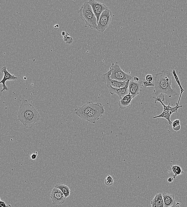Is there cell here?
Instances as JSON below:
<instances>
[{
	"label": "cell",
	"instance_id": "obj_1",
	"mask_svg": "<svg viewBox=\"0 0 187 207\" xmlns=\"http://www.w3.org/2000/svg\"><path fill=\"white\" fill-rule=\"evenodd\" d=\"M153 81L155 85L153 92L156 97H158L160 94H165L170 98L178 94L172 88V75L169 71L164 70L156 74Z\"/></svg>",
	"mask_w": 187,
	"mask_h": 207
},
{
	"label": "cell",
	"instance_id": "obj_2",
	"mask_svg": "<svg viewBox=\"0 0 187 207\" xmlns=\"http://www.w3.org/2000/svg\"><path fill=\"white\" fill-rule=\"evenodd\" d=\"M18 117L19 121L27 129L33 128L42 119L38 111L27 100H24L20 105Z\"/></svg>",
	"mask_w": 187,
	"mask_h": 207
},
{
	"label": "cell",
	"instance_id": "obj_3",
	"mask_svg": "<svg viewBox=\"0 0 187 207\" xmlns=\"http://www.w3.org/2000/svg\"><path fill=\"white\" fill-rule=\"evenodd\" d=\"M78 13L80 18L85 23V27L91 29H97V19L93 13L92 8L88 2L84 3L79 10Z\"/></svg>",
	"mask_w": 187,
	"mask_h": 207
},
{
	"label": "cell",
	"instance_id": "obj_4",
	"mask_svg": "<svg viewBox=\"0 0 187 207\" xmlns=\"http://www.w3.org/2000/svg\"><path fill=\"white\" fill-rule=\"evenodd\" d=\"M153 98L154 99L155 103L158 102L162 104L163 106V113L158 116H155L153 117V119H157V118H163V119H166L168 121L169 125H172V122L170 120L171 116L174 113H178V109L180 108L183 107V106H179V102L176 104V106L175 107H171L170 106V103H169L168 105H166L163 103L164 100L158 97H153Z\"/></svg>",
	"mask_w": 187,
	"mask_h": 207
},
{
	"label": "cell",
	"instance_id": "obj_5",
	"mask_svg": "<svg viewBox=\"0 0 187 207\" xmlns=\"http://www.w3.org/2000/svg\"><path fill=\"white\" fill-rule=\"evenodd\" d=\"M112 72L110 78L119 81H126L132 79V77L124 72L121 69L118 62L113 63L109 68Z\"/></svg>",
	"mask_w": 187,
	"mask_h": 207
},
{
	"label": "cell",
	"instance_id": "obj_6",
	"mask_svg": "<svg viewBox=\"0 0 187 207\" xmlns=\"http://www.w3.org/2000/svg\"><path fill=\"white\" fill-rule=\"evenodd\" d=\"M105 110L101 103L98 102L87 115L84 120L91 124H95L101 118L103 117Z\"/></svg>",
	"mask_w": 187,
	"mask_h": 207
},
{
	"label": "cell",
	"instance_id": "obj_7",
	"mask_svg": "<svg viewBox=\"0 0 187 207\" xmlns=\"http://www.w3.org/2000/svg\"><path fill=\"white\" fill-rule=\"evenodd\" d=\"M112 13L110 9L108 8L104 11L99 18L96 30L100 33H104L112 22Z\"/></svg>",
	"mask_w": 187,
	"mask_h": 207
},
{
	"label": "cell",
	"instance_id": "obj_8",
	"mask_svg": "<svg viewBox=\"0 0 187 207\" xmlns=\"http://www.w3.org/2000/svg\"><path fill=\"white\" fill-rule=\"evenodd\" d=\"M112 72L110 70L106 73L103 74L101 76L102 81L106 85L112 86L113 88H123L127 84L126 81H119L115 79H112L110 78Z\"/></svg>",
	"mask_w": 187,
	"mask_h": 207
},
{
	"label": "cell",
	"instance_id": "obj_9",
	"mask_svg": "<svg viewBox=\"0 0 187 207\" xmlns=\"http://www.w3.org/2000/svg\"><path fill=\"white\" fill-rule=\"evenodd\" d=\"M50 198L54 205L62 204L66 201V198L60 189L55 187L51 192Z\"/></svg>",
	"mask_w": 187,
	"mask_h": 207
},
{
	"label": "cell",
	"instance_id": "obj_10",
	"mask_svg": "<svg viewBox=\"0 0 187 207\" xmlns=\"http://www.w3.org/2000/svg\"><path fill=\"white\" fill-rule=\"evenodd\" d=\"M96 103L90 102L87 103L80 106L78 108L75 109V113L78 117L83 120H84L87 115L94 107Z\"/></svg>",
	"mask_w": 187,
	"mask_h": 207
},
{
	"label": "cell",
	"instance_id": "obj_11",
	"mask_svg": "<svg viewBox=\"0 0 187 207\" xmlns=\"http://www.w3.org/2000/svg\"><path fill=\"white\" fill-rule=\"evenodd\" d=\"M88 2L92 8L93 13L97 19L98 23L102 13L108 9V7L105 4L94 0H90Z\"/></svg>",
	"mask_w": 187,
	"mask_h": 207
},
{
	"label": "cell",
	"instance_id": "obj_12",
	"mask_svg": "<svg viewBox=\"0 0 187 207\" xmlns=\"http://www.w3.org/2000/svg\"><path fill=\"white\" fill-rule=\"evenodd\" d=\"M129 82L130 81L127 82L126 84L123 88H113L110 85H106V86L109 89L110 94L112 95L115 94L117 95L119 97L120 100H121L126 95L129 94L128 87H129Z\"/></svg>",
	"mask_w": 187,
	"mask_h": 207
},
{
	"label": "cell",
	"instance_id": "obj_13",
	"mask_svg": "<svg viewBox=\"0 0 187 207\" xmlns=\"http://www.w3.org/2000/svg\"><path fill=\"white\" fill-rule=\"evenodd\" d=\"M1 73H3L4 76L0 83L2 84V89L1 90V92L4 91H8L9 90L8 87L6 85V82L7 81H15L18 79L17 77L15 76L14 75H12L7 70V67L6 66L3 67L1 68Z\"/></svg>",
	"mask_w": 187,
	"mask_h": 207
},
{
	"label": "cell",
	"instance_id": "obj_14",
	"mask_svg": "<svg viewBox=\"0 0 187 207\" xmlns=\"http://www.w3.org/2000/svg\"><path fill=\"white\" fill-rule=\"evenodd\" d=\"M143 87L142 82H136L133 79L129 82L128 90L129 94H131L134 98L139 94L142 92V88Z\"/></svg>",
	"mask_w": 187,
	"mask_h": 207
},
{
	"label": "cell",
	"instance_id": "obj_15",
	"mask_svg": "<svg viewBox=\"0 0 187 207\" xmlns=\"http://www.w3.org/2000/svg\"><path fill=\"white\" fill-rule=\"evenodd\" d=\"M164 203V207H170L176 204L175 197L174 195L167 193L162 194Z\"/></svg>",
	"mask_w": 187,
	"mask_h": 207
},
{
	"label": "cell",
	"instance_id": "obj_16",
	"mask_svg": "<svg viewBox=\"0 0 187 207\" xmlns=\"http://www.w3.org/2000/svg\"><path fill=\"white\" fill-rule=\"evenodd\" d=\"M134 98V97L130 94L126 95L118 102L119 108L121 109L127 108L130 106L132 99Z\"/></svg>",
	"mask_w": 187,
	"mask_h": 207
},
{
	"label": "cell",
	"instance_id": "obj_17",
	"mask_svg": "<svg viewBox=\"0 0 187 207\" xmlns=\"http://www.w3.org/2000/svg\"><path fill=\"white\" fill-rule=\"evenodd\" d=\"M151 207H164L163 195L159 193L157 194L150 202Z\"/></svg>",
	"mask_w": 187,
	"mask_h": 207
},
{
	"label": "cell",
	"instance_id": "obj_18",
	"mask_svg": "<svg viewBox=\"0 0 187 207\" xmlns=\"http://www.w3.org/2000/svg\"><path fill=\"white\" fill-rule=\"evenodd\" d=\"M55 187L60 189L65 198H68L71 192L70 187L68 185L62 184H58L55 185Z\"/></svg>",
	"mask_w": 187,
	"mask_h": 207
},
{
	"label": "cell",
	"instance_id": "obj_19",
	"mask_svg": "<svg viewBox=\"0 0 187 207\" xmlns=\"http://www.w3.org/2000/svg\"><path fill=\"white\" fill-rule=\"evenodd\" d=\"M171 169L174 173L173 177L174 179H176L177 176L184 174L183 170H182V168L179 165H176V164L172 165L171 167Z\"/></svg>",
	"mask_w": 187,
	"mask_h": 207
},
{
	"label": "cell",
	"instance_id": "obj_20",
	"mask_svg": "<svg viewBox=\"0 0 187 207\" xmlns=\"http://www.w3.org/2000/svg\"><path fill=\"white\" fill-rule=\"evenodd\" d=\"M172 74L173 75L174 78L176 82L177 83L178 85L179 86V88L180 90V94H183V93H184V92L185 91V90L184 89L183 87H182V85H181V83L179 78H178V76L177 75L176 72V71L175 70H173L172 71Z\"/></svg>",
	"mask_w": 187,
	"mask_h": 207
},
{
	"label": "cell",
	"instance_id": "obj_21",
	"mask_svg": "<svg viewBox=\"0 0 187 207\" xmlns=\"http://www.w3.org/2000/svg\"><path fill=\"white\" fill-rule=\"evenodd\" d=\"M180 121L179 119H175L173 122H172V126L173 130L176 132H178L180 130L181 125Z\"/></svg>",
	"mask_w": 187,
	"mask_h": 207
},
{
	"label": "cell",
	"instance_id": "obj_22",
	"mask_svg": "<svg viewBox=\"0 0 187 207\" xmlns=\"http://www.w3.org/2000/svg\"><path fill=\"white\" fill-rule=\"evenodd\" d=\"M106 186H112L114 183V179L112 177L111 175H108L107 177H106V179H105L104 182Z\"/></svg>",
	"mask_w": 187,
	"mask_h": 207
},
{
	"label": "cell",
	"instance_id": "obj_23",
	"mask_svg": "<svg viewBox=\"0 0 187 207\" xmlns=\"http://www.w3.org/2000/svg\"><path fill=\"white\" fill-rule=\"evenodd\" d=\"M141 82L143 84V87H144L145 88H147L148 87H154L155 86L153 82L147 81L145 79H143Z\"/></svg>",
	"mask_w": 187,
	"mask_h": 207
},
{
	"label": "cell",
	"instance_id": "obj_24",
	"mask_svg": "<svg viewBox=\"0 0 187 207\" xmlns=\"http://www.w3.org/2000/svg\"><path fill=\"white\" fill-rule=\"evenodd\" d=\"M145 79L147 81L153 82L154 81V77L151 74H148L146 76Z\"/></svg>",
	"mask_w": 187,
	"mask_h": 207
},
{
	"label": "cell",
	"instance_id": "obj_25",
	"mask_svg": "<svg viewBox=\"0 0 187 207\" xmlns=\"http://www.w3.org/2000/svg\"><path fill=\"white\" fill-rule=\"evenodd\" d=\"M0 207H11V205L10 204L7 205L5 202L0 199Z\"/></svg>",
	"mask_w": 187,
	"mask_h": 207
},
{
	"label": "cell",
	"instance_id": "obj_26",
	"mask_svg": "<svg viewBox=\"0 0 187 207\" xmlns=\"http://www.w3.org/2000/svg\"><path fill=\"white\" fill-rule=\"evenodd\" d=\"M71 36H70V34L69 33H66V35L64 36L63 40L66 43L68 42L69 40H70L71 38Z\"/></svg>",
	"mask_w": 187,
	"mask_h": 207
},
{
	"label": "cell",
	"instance_id": "obj_27",
	"mask_svg": "<svg viewBox=\"0 0 187 207\" xmlns=\"http://www.w3.org/2000/svg\"><path fill=\"white\" fill-rule=\"evenodd\" d=\"M38 155V152H36V153H34V154H31V156H30V158H31L32 160H36V158H37Z\"/></svg>",
	"mask_w": 187,
	"mask_h": 207
},
{
	"label": "cell",
	"instance_id": "obj_28",
	"mask_svg": "<svg viewBox=\"0 0 187 207\" xmlns=\"http://www.w3.org/2000/svg\"><path fill=\"white\" fill-rule=\"evenodd\" d=\"M73 42H74V39L71 37L70 39L68 42H66V43L67 44L70 45L72 44Z\"/></svg>",
	"mask_w": 187,
	"mask_h": 207
},
{
	"label": "cell",
	"instance_id": "obj_29",
	"mask_svg": "<svg viewBox=\"0 0 187 207\" xmlns=\"http://www.w3.org/2000/svg\"><path fill=\"white\" fill-rule=\"evenodd\" d=\"M174 180V178L173 177H169V178H168L167 181L169 183H172L173 182Z\"/></svg>",
	"mask_w": 187,
	"mask_h": 207
},
{
	"label": "cell",
	"instance_id": "obj_30",
	"mask_svg": "<svg viewBox=\"0 0 187 207\" xmlns=\"http://www.w3.org/2000/svg\"><path fill=\"white\" fill-rule=\"evenodd\" d=\"M132 79L134 81L136 82H138L139 81V78L137 77H134L133 78H132Z\"/></svg>",
	"mask_w": 187,
	"mask_h": 207
},
{
	"label": "cell",
	"instance_id": "obj_31",
	"mask_svg": "<svg viewBox=\"0 0 187 207\" xmlns=\"http://www.w3.org/2000/svg\"><path fill=\"white\" fill-rule=\"evenodd\" d=\"M59 28V26L58 24H56L54 26V28L55 30H58V29Z\"/></svg>",
	"mask_w": 187,
	"mask_h": 207
},
{
	"label": "cell",
	"instance_id": "obj_32",
	"mask_svg": "<svg viewBox=\"0 0 187 207\" xmlns=\"http://www.w3.org/2000/svg\"><path fill=\"white\" fill-rule=\"evenodd\" d=\"M180 204L179 202H177L176 204L174 205L173 206L170 207H181L180 206Z\"/></svg>",
	"mask_w": 187,
	"mask_h": 207
},
{
	"label": "cell",
	"instance_id": "obj_33",
	"mask_svg": "<svg viewBox=\"0 0 187 207\" xmlns=\"http://www.w3.org/2000/svg\"><path fill=\"white\" fill-rule=\"evenodd\" d=\"M66 33H65V31H62V33H61V34H62V36H63V37L64 36H65V35H66Z\"/></svg>",
	"mask_w": 187,
	"mask_h": 207
},
{
	"label": "cell",
	"instance_id": "obj_34",
	"mask_svg": "<svg viewBox=\"0 0 187 207\" xmlns=\"http://www.w3.org/2000/svg\"></svg>",
	"mask_w": 187,
	"mask_h": 207
}]
</instances>
